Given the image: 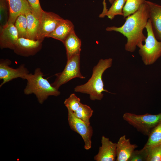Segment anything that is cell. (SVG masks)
Wrapping results in <instances>:
<instances>
[{
  "instance_id": "cell-1",
  "label": "cell",
  "mask_w": 161,
  "mask_h": 161,
  "mask_svg": "<svg viewBox=\"0 0 161 161\" xmlns=\"http://www.w3.org/2000/svg\"><path fill=\"white\" fill-rule=\"evenodd\" d=\"M149 18L148 7L145 1L136 12L126 18L125 22L121 26L108 27L106 30L119 32L125 36L127 42L125 45V49L133 52L137 47L145 41L146 37L143 31Z\"/></svg>"
},
{
  "instance_id": "cell-2",
  "label": "cell",
  "mask_w": 161,
  "mask_h": 161,
  "mask_svg": "<svg viewBox=\"0 0 161 161\" xmlns=\"http://www.w3.org/2000/svg\"><path fill=\"white\" fill-rule=\"evenodd\" d=\"M112 63V58L100 59L93 67L91 78L85 84L76 86L74 91L89 95L92 100H101L103 96V92L110 93L104 89L102 77L105 71L111 66Z\"/></svg>"
},
{
  "instance_id": "cell-3",
  "label": "cell",
  "mask_w": 161,
  "mask_h": 161,
  "mask_svg": "<svg viewBox=\"0 0 161 161\" xmlns=\"http://www.w3.org/2000/svg\"><path fill=\"white\" fill-rule=\"evenodd\" d=\"M43 76V73L39 68L35 69L33 74L29 73L26 78L27 84L24 90L26 95L35 94L41 104L49 96H57L61 93L58 89L54 87Z\"/></svg>"
},
{
  "instance_id": "cell-4",
  "label": "cell",
  "mask_w": 161,
  "mask_h": 161,
  "mask_svg": "<svg viewBox=\"0 0 161 161\" xmlns=\"http://www.w3.org/2000/svg\"><path fill=\"white\" fill-rule=\"evenodd\" d=\"M147 36L145 44L137 46L139 53L144 64L146 65L153 64L161 56V42L158 41L153 33L151 21L148 19L145 27Z\"/></svg>"
},
{
  "instance_id": "cell-5",
  "label": "cell",
  "mask_w": 161,
  "mask_h": 161,
  "mask_svg": "<svg viewBox=\"0 0 161 161\" xmlns=\"http://www.w3.org/2000/svg\"><path fill=\"white\" fill-rule=\"evenodd\" d=\"M123 119L144 135L148 136L152 129L161 121V113L156 114L143 115L126 112Z\"/></svg>"
},
{
  "instance_id": "cell-6",
  "label": "cell",
  "mask_w": 161,
  "mask_h": 161,
  "mask_svg": "<svg viewBox=\"0 0 161 161\" xmlns=\"http://www.w3.org/2000/svg\"><path fill=\"white\" fill-rule=\"evenodd\" d=\"M67 60L63 70L55 75L56 77L55 79L54 82L51 83L54 87L58 89L62 85L73 79L85 78L80 72V54L73 56Z\"/></svg>"
},
{
  "instance_id": "cell-7",
  "label": "cell",
  "mask_w": 161,
  "mask_h": 161,
  "mask_svg": "<svg viewBox=\"0 0 161 161\" xmlns=\"http://www.w3.org/2000/svg\"><path fill=\"white\" fill-rule=\"evenodd\" d=\"M68 109V120L71 129L79 134L84 143V148L86 150L91 147V138L93 129L90 124H88L77 118L73 112Z\"/></svg>"
},
{
  "instance_id": "cell-8",
  "label": "cell",
  "mask_w": 161,
  "mask_h": 161,
  "mask_svg": "<svg viewBox=\"0 0 161 161\" xmlns=\"http://www.w3.org/2000/svg\"><path fill=\"white\" fill-rule=\"evenodd\" d=\"M11 64L10 60L1 59L0 61V79L3 81L0 85L1 87L5 83L18 78L26 79L29 73L28 69L24 64L21 65L18 68L14 69L9 66Z\"/></svg>"
},
{
  "instance_id": "cell-9",
  "label": "cell",
  "mask_w": 161,
  "mask_h": 161,
  "mask_svg": "<svg viewBox=\"0 0 161 161\" xmlns=\"http://www.w3.org/2000/svg\"><path fill=\"white\" fill-rule=\"evenodd\" d=\"M62 19L55 13L44 10L39 20V25L37 40L42 42L45 37L55 30Z\"/></svg>"
},
{
  "instance_id": "cell-10",
  "label": "cell",
  "mask_w": 161,
  "mask_h": 161,
  "mask_svg": "<svg viewBox=\"0 0 161 161\" xmlns=\"http://www.w3.org/2000/svg\"><path fill=\"white\" fill-rule=\"evenodd\" d=\"M18 38V33L14 24L7 23L1 27L0 46L1 49H13Z\"/></svg>"
},
{
  "instance_id": "cell-11",
  "label": "cell",
  "mask_w": 161,
  "mask_h": 161,
  "mask_svg": "<svg viewBox=\"0 0 161 161\" xmlns=\"http://www.w3.org/2000/svg\"><path fill=\"white\" fill-rule=\"evenodd\" d=\"M42 42L24 38H18L13 50L18 55L28 56L35 54L41 47Z\"/></svg>"
},
{
  "instance_id": "cell-12",
  "label": "cell",
  "mask_w": 161,
  "mask_h": 161,
  "mask_svg": "<svg viewBox=\"0 0 161 161\" xmlns=\"http://www.w3.org/2000/svg\"><path fill=\"white\" fill-rule=\"evenodd\" d=\"M101 146L94 157L96 161H114L116 158L117 143H113L104 136L102 137Z\"/></svg>"
},
{
  "instance_id": "cell-13",
  "label": "cell",
  "mask_w": 161,
  "mask_h": 161,
  "mask_svg": "<svg viewBox=\"0 0 161 161\" xmlns=\"http://www.w3.org/2000/svg\"><path fill=\"white\" fill-rule=\"evenodd\" d=\"M146 2L153 33L157 39L161 42V5L148 1Z\"/></svg>"
},
{
  "instance_id": "cell-14",
  "label": "cell",
  "mask_w": 161,
  "mask_h": 161,
  "mask_svg": "<svg viewBox=\"0 0 161 161\" xmlns=\"http://www.w3.org/2000/svg\"><path fill=\"white\" fill-rule=\"evenodd\" d=\"M9 11L7 23L14 24L18 16L30 11L27 0H5Z\"/></svg>"
},
{
  "instance_id": "cell-15",
  "label": "cell",
  "mask_w": 161,
  "mask_h": 161,
  "mask_svg": "<svg viewBox=\"0 0 161 161\" xmlns=\"http://www.w3.org/2000/svg\"><path fill=\"white\" fill-rule=\"evenodd\" d=\"M116 145L117 161H128L132 153L137 147L136 144H131L130 139L124 135L119 139Z\"/></svg>"
},
{
  "instance_id": "cell-16",
  "label": "cell",
  "mask_w": 161,
  "mask_h": 161,
  "mask_svg": "<svg viewBox=\"0 0 161 161\" xmlns=\"http://www.w3.org/2000/svg\"><path fill=\"white\" fill-rule=\"evenodd\" d=\"M74 27L73 24L70 21L63 18L55 30L47 37L59 40L63 43L67 36L74 30Z\"/></svg>"
},
{
  "instance_id": "cell-17",
  "label": "cell",
  "mask_w": 161,
  "mask_h": 161,
  "mask_svg": "<svg viewBox=\"0 0 161 161\" xmlns=\"http://www.w3.org/2000/svg\"><path fill=\"white\" fill-rule=\"evenodd\" d=\"M63 44L66 49L67 60L73 56L80 54L81 41L76 34L74 30L67 36Z\"/></svg>"
},
{
  "instance_id": "cell-18",
  "label": "cell",
  "mask_w": 161,
  "mask_h": 161,
  "mask_svg": "<svg viewBox=\"0 0 161 161\" xmlns=\"http://www.w3.org/2000/svg\"><path fill=\"white\" fill-rule=\"evenodd\" d=\"M27 20V38L37 40V37L38 30L39 21L31 13L29 12L25 14Z\"/></svg>"
},
{
  "instance_id": "cell-19",
  "label": "cell",
  "mask_w": 161,
  "mask_h": 161,
  "mask_svg": "<svg viewBox=\"0 0 161 161\" xmlns=\"http://www.w3.org/2000/svg\"><path fill=\"white\" fill-rule=\"evenodd\" d=\"M93 112V110L90 106L81 103L78 109L73 112L77 118L88 124H90V119Z\"/></svg>"
},
{
  "instance_id": "cell-20",
  "label": "cell",
  "mask_w": 161,
  "mask_h": 161,
  "mask_svg": "<svg viewBox=\"0 0 161 161\" xmlns=\"http://www.w3.org/2000/svg\"><path fill=\"white\" fill-rule=\"evenodd\" d=\"M126 2V0H114L106 16L111 20L114 19L117 15L123 16V9Z\"/></svg>"
},
{
  "instance_id": "cell-21",
  "label": "cell",
  "mask_w": 161,
  "mask_h": 161,
  "mask_svg": "<svg viewBox=\"0 0 161 161\" xmlns=\"http://www.w3.org/2000/svg\"><path fill=\"white\" fill-rule=\"evenodd\" d=\"M145 1V0H126L123 9L124 18L136 12Z\"/></svg>"
},
{
  "instance_id": "cell-22",
  "label": "cell",
  "mask_w": 161,
  "mask_h": 161,
  "mask_svg": "<svg viewBox=\"0 0 161 161\" xmlns=\"http://www.w3.org/2000/svg\"><path fill=\"white\" fill-rule=\"evenodd\" d=\"M148 136L144 146L149 147L161 144V121L152 129Z\"/></svg>"
},
{
  "instance_id": "cell-23",
  "label": "cell",
  "mask_w": 161,
  "mask_h": 161,
  "mask_svg": "<svg viewBox=\"0 0 161 161\" xmlns=\"http://www.w3.org/2000/svg\"><path fill=\"white\" fill-rule=\"evenodd\" d=\"M18 38H27V20L25 14H21L17 18L14 23Z\"/></svg>"
},
{
  "instance_id": "cell-24",
  "label": "cell",
  "mask_w": 161,
  "mask_h": 161,
  "mask_svg": "<svg viewBox=\"0 0 161 161\" xmlns=\"http://www.w3.org/2000/svg\"><path fill=\"white\" fill-rule=\"evenodd\" d=\"M145 147L147 150L146 161H161V144Z\"/></svg>"
},
{
  "instance_id": "cell-25",
  "label": "cell",
  "mask_w": 161,
  "mask_h": 161,
  "mask_svg": "<svg viewBox=\"0 0 161 161\" xmlns=\"http://www.w3.org/2000/svg\"><path fill=\"white\" fill-rule=\"evenodd\" d=\"M80 103V99L74 93L71 94L64 101V104L67 109L73 112L78 109Z\"/></svg>"
},
{
  "instance_id": "cell-26",
  "label": "cell",
  "mask_w": 161,
  "mask_h": 161,
  "mask_svg": "<svg viewBox=\"0 0 161 161\" xmlns=\"http://www.w3.org/2000/svg\"><path fill=\"white\" fill-rule=\"evenodd\" d=\"M147 157V148L144 146L140 150H134L128 161H146Z\"/></svg>"
},
{
  "instance_id": "cell-27",
  "label": "cell",
  "mask_w": 161,
  "mask_h": 161,
  "mask_svg": "<svg viewBox=\"0 0 161 161\" xmlns=\"http://www.w3.org/2000/svg\"><path fill=\"white\" fill-rule=\"evenodd\" d=\"M32 14L39 20L44 11L42 9L39 0H27Z\"/></svg>"
},
{
  "instance_id": "cell-28",
  "label": "cell",
  "mask_w": 161,
  "mask_h": 161,
  "mask_svg": "<svg viewBox=\"0 0 161 161\" xmlns=\"http://www.w3.org/2000/svg\"><path fill=\"white\" fill-rule=\"evenodd\" d=\"M7 2L5 0H0V22L2 23L7 11Z\"/></svg>"
},
{
  "instance_id": "cell-29",
  "label": "cell",
  "mask_w": 161,
  "mask_h": 161,
  "mask_svg": "<svg viewBox=\"0 0 161 161\" xmlns=\"http://www.w3.org/2000/svg\"><path fill=\"white\" fill-rule=\"evenodd\" d=\"M110 4H112L114 0H108ZM103 9H106L107 8L106 4L105 1V0H103Z\"/></svg>"
}]
</instances>
